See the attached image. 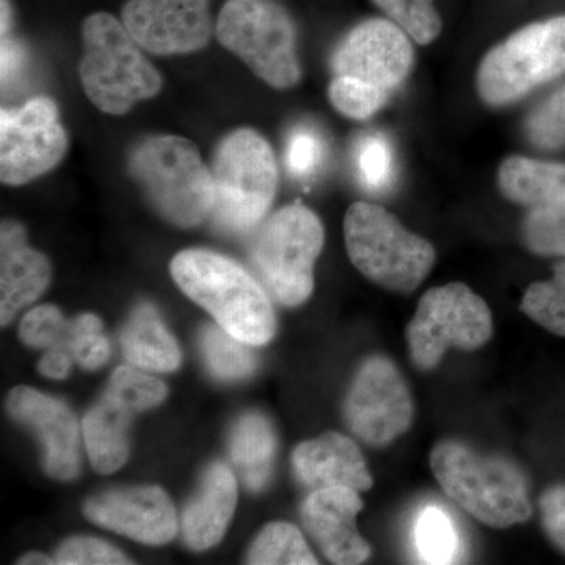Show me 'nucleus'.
Masks as SVG:
<instances>
[{
  "mask_svg": "<svg viewBox=\"0 0 565 565\" xmlns=\"http://www.w3.org/2000/svg\"><path fill=\"white\" fill-rule=\"evenodd\" d=\"M52 277L50 259L28 244L21 223L2 222L0 232V319L2 326L13 321L46 291Z\"/></svg>",
  "mask_w": 565,
  "mask_h": 565,
  "instance_id": "obj_18",
  "label": "nucleus"
},
{
  "mask_svg": "<svg viewBox=\"0 0 565 565\" xmlns=\"http://www.w3.org/2000/svg\"><path fill=\"white\" fill-rule=\"evenodd\" d=\"M134 415L132 411L106 393L85 415L82 434L93 468L98 473H114L128 460V429Z\"/></svg>",
  "mask_w": 565,
  "mask_h": 565,
  "instance_id": "obj_22",
  "label": "nucleus"
},
{
  "mask_svg": "<svg viewBox=\"0 0 565 565\" xmlns=\"http://www.w3.org/2000/svg\"><path fill=\"white\" fill-rule=\"evenodd\" d=\"M126 359L143 370L170 373L181 364V351L161 316L150 303L140 305L121 333Z\"/></svg>",
  "mask_w": 565,
  "mask_h": 565,
  "instance_id": "obj_23",
  "label": "nucleus"
},
{
  "mask_svg": "<svg viewBox=\"0 0 565 565\" xmlns=\"http://www.w3.org/2000/svg\"><path fill=\"white\" fill-rule=\"evenodd\" d=\"M505 199L530 207L565 206V166L509 156L498 169Z\"/></svg>",
  "mask_w": 565,
  "mask_h": 565,
  "instance_id": "obj_21",
  "label": "nucleus"
},
{
  "mask_svg": "<svg viewBox=\"0 0 565 565\" xmlns=\"http://www.w3.org/2000/svg\"><path fill=\"white\" fill-rule=\"evenodd\" d=\"M356 170L364 188L384 191L393 181L394 159L388 141L381 136H366L356 145Z\"/></svg>",
  "mask_w": 565,
  "mask_h": 565,
  "instance_id": "obj_34",
  "label": "nucleus"
},
{
  "mask_svg": "<svg viewBox=\"0 0 565 565\" xmlns=\"http://www.w3.org/2000/svg\"><path fill=\"white\" fill-rule=\"evenodd\" d=\"M55 561H51L50 557L41 555V553H29V555L22 556L18 559V564H54Z\"/></svg>",
  "mask_w": 565,
  "mask_h": 565,
  "instance_id": "obj_42",
  "label": "nucleus"
},
{
  "mask_svg": "<svg viewBox=\"0 0 565 565\" xmlns=\"http://www.w3.org/2000/svg\"><path fill=\"white\" fill-rule=\"evenodd\" d=\"M414 66V46L407 32L392 20L356 24L333 54L334 76L352 77L392 95Z\"/></svg>",
  "mask_w": 565,
  "mask_h": 565,
  "instance_id": "obj_13",
  "label": "nucleus"
},
{
  "mask_svg": "<svg viewBox=\"0 0 565 565\" xmlns=\"http://www.w3.org/2000/svg\"><path fill=\"white\" fill-rule=\"evenodd\" d=\"M493 316L473 289L455 281L423 294L407 326L408 352L419 371H433L449 349L473 352L489 343Z\"/></svg>",
  "mask_w": 565,
  "mask_h": 565,
  "instance_id": "obj_10",
  "label": "nucleus"
},
{
  "mask_svg": "<svg viewBox=\"0 0 565 565\" xmlns=\"http://www.w3.org/2000/svg\"><path fill=\"white\" fill-rule=\"evenodd\" d=\"M292 465L297 478L313 490L349 487L366 492L374 484L362 449L340 433H327L297 446Z\"/></svg>",
  "mask_w": 565,
  "mask_h": 565,
  "instance_id": "obj_19",
  "label": "nucleus"
},
{
  "mask_svg": "<svg viewBox=\"0 0 565 565\" xmlns=\"http://www.w3.org/2000/svg\"><path fill=\"white\" fill-rule=\"evenodd\" d=\"M522 311L550 333L565 338V262L556 264L552 280L526 289Z\"/></svg>",
  "mask_w": 565,
  "mask_h": 565,
  "instance_id": "obj_28",
  "label": "nucleus"
},
{
  "mask_svg": "<svg viewBox=\"0 0 565 565\" xmlns=\"http://www.w3.org/2000/svg\"><path fill=\"white\" fill-rule=\"evenodd\" d=\"M129 172L162 217L181 228L211 217L214 178L199 148L178 136H152L129 154Z\"/></svg>",
  "mask_w": 565,
  "mask_h": 565,
  "instance_id": "obj_4",
  "label": "nucleus"
},
{
  "mask_svg": "<svg viewBox=\"0 0 565 565\" xmlns=\"http://www.w3.org/2000/svg\"><path fill=\"white\" fill-rule=\"evenodd\" d=\"M121 21L141 50L162 57L202 51L212 36L210 0H129Z\"/></svg>",
  "mask_w": 565,
  "mask_h": 565,
  "instance_id": "obj_14",
  "label": "nucleus"
},
{
  "mask_svg": "<svg viewBox=\"0 0 565 565\" xmlns=\"http://www.w3.org/2000/svg\"><path fill=\"white\" fill-rule=\"evenodd\" d=\"M237 503V484L225 463L211 465L199 493L182 514V534L193 550L211 548L222 541Z\"/></svg>",
  "mask_w": 565,
  "mask_h": 565,
  "instance_id": "obj_20",
  "label": "nucleus"
},
{
  "mask_svg": "<svg viewBox=\"0 0 565 565\" xmlns=\"http://www.w3.org/2000/svg\"><path fill=\"white\" fill-rule=\"evenodd\" d=\"M539 509L546 537L565 553V486L545 490L539 500Z\"/></svg>",
  "mask_w": 565,
  "mask_h": 565,
  "instance_id": "obj_39",
  "label": "nucleus"
},
{
  "mask_svg": "<svg viewBox=\"0 0 565 565\" xmlns=\"http://www.w3.org/2000/svg\"><path fill=\"white\" fill-rule=\"evenodd\" d=\"M248 564L315 565L313 552L302 533L285 522L270 523L264 527L252 544L247 556Z\"/></svg>",
  "mask_w": 565,
  "mask_h": 565,
  "instance_id": "obj_25",
  "label": "nucleus"
},
{
  "mask_svg": "<svg viewBox=\"0 0 565 565\" xmlns=\"http://www.w3.org/2000/svg\"><path fill=\"white\" fill-rule=\"evenodd\" d=\"M211 218L228 233H247L266 217L278 185L274 150L262 134L237 129L218 143L212 162Z\"/></svg>",
  "mask_w": 565,
  "mask_h": 565,
  "instance_id": "obj_6",
  "label": "nucleus"
},
{
  "mask_svg": "<svg viewBox=\"0 0 565 565\" xmlns=\"http://www.w3.org/2000/svg\"><path fill=\"white\" fill-rule=\"evenodd\" d=\"M170 270L185 296L210 311L234 338L247 345L273 340L277 321L269 296L239 264L215 252L192 248L178 253Z\"/></svg>",
  "mask_w": 565,
  "mask_h": 565,
  "instance_id": "obj_1",
  "label": "nucleus"
},
{
  "mask_svg": "<svg viewBox=\"0 0 565 565\" xmlns=\"http://www.w3.org/2000/svg\"><path fill=\"white\" fill-rule=\"evenodd\" d=\"M430 468L444 492L482 525L508 530L533 515L526 476L512 460L444 440L430 452Z\"/></svg>",
  "mask_w": 565,
  "mask_h": 565,
  "instance_id": "obj_2",
  "label": "nucleus"
},
{
  "mask_svg": "<svg viewBox=\"0 0 565 565\" xmlns=\"http://www.w3.org/2000/svg\"><path fill=\"white\" fill-rule=\"evenodd\" d=\"M57 104L36 96L20 107L0 111V180L28 184L61 163L68 151Z\"/></svg>",
  "mask_w": 565,
  "mask_h": 565,
  "instance_id": "obj_12",
  "label": "nucleus"
},
{
  "mask_svg": "<svg viewBox=\"0 0 565 565\" xmlns=\"http://www.w3.org/2000/svg\"><path fill=\"white\" fill-rule=\"evenodd\" d=\"M363 509L360 492L349 487L313 490L302 505L305 530L333 564H363L371 556V545L356 527Z\"/></svg>",
  "mask_w": 565,
  "mask_h": 565,
  "instance_id": "obj_17",
  "label": "nucleus"
},
{
  "mask_svg": "<svg viewBox=\"0 0 565 565\" xmlns=\"http://www.w3.org/2000/svg\"><path fill=\"white\" fill-rule=\"evenodd\" d=\"M70 352L85 370H98L109 360L110 344L98 316L82 315L71 327Z\"/></svg>",
  "mask_w": 565,
  "mask_h": 565,
  "instance_id": "obj_35",
  "label": "nucleus"
},
{
  "mask_svg": "<svg viewBox=\"0 0 565 565\" xmlns=\"http://www.w3.org/2000/svg\"><path fill=\"white\" fill-rule=\"evenodd\" d=\"M9 414L31 427L44 449V470L58 481L79 475V424L68 405L31 386H17L7 401Z\"/></svg>",
  "mask_w": 565,
  "mask_h": 565,
  "instance_id": "obj_16",
  "label": "nucleus"
},
{
  "mask_svg": "<svg viewBox=\"0 0 565 565\" xmlns=\"http://www.w3.org/2000/svg\"><path fill=\"white\" fill-rule=\"evenodd\" d=\"M41 374L54 381L68 377L71 370V356L63 349H51L40 362Z\"/></svg>",
  "mask_w": 565,
  "mask_h": 565,
  "instance_id": "obj_41",
  "label": "nucleus"
},
{
  "mask_svg": "<svg viewBox=\"0 0 565 565\" xmlns=\"http://www.w3.org/2000/svg\"><path fill=\"white\" fill-rule=\"evenodd\" d=\"M388 20L396 22L418 44H429L444 29L433 0H373Z\"/></svg>",
  "mask_w": 565,
  "mask_h": 565,
  "instance_id": "obj_29",
  "label": "nucleus"
},
{
  "mask_svg": "<svg viewBox=\"0 0 565 565\" xmlns=\"http://www.w3.org/2000/svg\"><path fill=\"white\" fill-rule=\"evenodd\" d=\"M66 322L62 311L52 305H41L24 316L20 326V337L31 348L46 349L55 345L63 332Z\"/></svg>",
  "mask_w": 565,
  "mask_h": 565,
  "instance_id": "obj_38",
  "label": "nucleus"
},
{
  "mask_svg": "<svg viewBox=\"0 0 565 565\" xmlns=\"http://www.w3.org/2000/svg\"><path fill=\"white\" fill-rule=\"evenodd\" d=\"M326 147L315 129L299 128L289 136L286 143V169L294 178L305 180L318 172L322 166Z\"/></svg>",
  "mask_w": 565,
  "mask_h": 565,
  "instance_id": "obj_36",
  "label": "nucleus"
},
{
  "mask_svg": "<svg viewBox=\"0 0 565 565\" xmlns=\"http://www.w3.org/2000/svg\"><path fill=\"white\" fill-rule=\"evenodd\" d=\"M563 74L565 14L533 22L487 52L476 73V88L482 102L501 107Z\"/></svg>",
  "mask_w": 565,
  "mask_h": 565,
  "instance_id": "obj_9",
  "label": "nucleus"
},
{
  "mask_svg": "<svg viewBox=\"0 0 565 565\" xmlns=\"http://www.w3.org/2000/svg\"><path fill=\"white\" fill-rule=\"evenodd\" d=\"M82 50V87L104 114H128L137 103L161 92V74L145 57L122 21L111 14L95 13L84 21Z\"/></svg>",
  "mask_w": 565,
  "mask_h": 565,
  "instance_id": "obj_3",
  "label": "nucleus"
},
{
  "mask_svg": "<svg viewBox=\"0 0 565 565\" xmlns=\"http://www.w3.org/2000/svg\"><path fill=\"white\" fill-rule=\"evenodd\" d=\"M526 137L535 148L556 150L565 145V84L539 104L525 122Z\"/></svg>",
  "mask_w": 565,
  "mask_h": 565,
  "instance_id": "obj_33",
  "label": "nucleus"
},
{
  "mask_svg": "<svg viewBox=\"0 0 565 565\" xmlns=\"http://www.w3.org/2000/svg\"><path fill=\"white\" fill-rule=\"evenodd\" d=\"M277 449L273 424L262 414H247L234 424L230 452L248 489L262 490L269 481Z\"/></svg>",
  "mask_w": 565,
  "mask_h": 565,
  "instance_id": "obj_24",
  "label": "nucleus"
},
{
  "mask_svg": "<svg viewBox=\"0 0 565 565\" xmlns=\"http://www.w3.org/2000/svg\"><path fill=\"white\" fill-rule=\"evenodd\" d=\"M55 563L61 565L131 564L120 550L95 537H73L58 548Z\"/></svg>",
  "mask_w": 565,
  "mask_h": 565,
  "instance_id": "obj_37",
  "label": "nucleus"
},
{
  "mask_svg": "<svg viewBox=\"0 0 565 565\" xmlns=\"http://www.w3.org/2000/svg\"><path fill=\"white\" fill-rule=\"evenodd\" d=\"M416 550L426 564L455 563L460 539L455 522L438 505H429L419 515L415 527Z\"/></svg>",
  "mask_w": 565,
  "mask_h": 565,
  "instance_id": "obj_27",
  "label": "nucleus"
},
{
  "mask_svg": "<svg viewBox=\"0 0 565 565\" xmlns=\"http://www.w3.org/2000/svg\"><path fill=\"white\" fill-rule=\"evenodd\" d=\"M215 35L270 87L288 90L299 84L296 25L277 0H228Z\"/></svg>",
  "mask_w": 565,
  "mask_h": 565,
  "instance_id": "obj_7",
  "label": "nucleus"
},
{
  "mask_svg": "<svg viewBox=\"0 0 565 565\" xmlns=\"http://www.w3.org/2000/svg\"><path fill=\"white\" fill-rule=\"evenodd\" d=\"M415 405L399 367L384 355L364 360L345 397V423L364 444L385 448L411 429Z\"/></svg>",
  "mask_w": 565,
  "mask_h": 565,
  "instance_id": "obj_11",
  "label": "nucleus"
},
{
  "mask_svg": "<svg viewBox=\"0 0 565 565\" xmlns=\"http://www.w3.org/2000/svg\"><path fill=\"white\" fill-rule=\"evenodd\" d=\"M388 93L352 77L334 76L329 87L334 109L352 120H367L384 107Z\"/></svg>",
  "mask_w": 565,
  "mask_h": 565,
  "instance_id": "obj_32",
  "label": "nucleus"
},
{
  "mask_svg": "<svg viewBox=\"0 0 565 565\" xmlns=\"http://www.w3.org/2000/svg\"><path fill=\"white\" fill-rule=\"evenodd\" d=\"M344 239L353 266L386 291L414 292L437 259L429 241L405 230L379 204L356 202L349 207Z\"/></svg>",
  "mask_w": 565,
  "mask_h": 565,
  "instance_id": "obj_5",
  "label": "nucleus"
},
{
  "mask_svg": "<svg viewBox=\"0 0 565 565\" xmlns=\"http://www.w3.org/2000/svg\"><path fill=\"white\" fill-rule=\"evenodd\" d=\"M96 525L148 545H163L178 533V515L169 494L159 487H134L96 494L85 504Z\"/></svg>",
  "mask_w": 565,
  "mask_h": 565,
  "instance_id": "obj_15",
  "label": "nucleus"
},
{
  "mask_svg": "<svg viewBox=\"0 0 565 565\" xmlns=\"http://www.w3.org/2000/svg\"><path fill=\"white\" fill-rule=\"evenodd\" d=\"M106 394L128 407L134 414H140L166 399L167 386L151 375L129 366H121L111 374Z\"/></svg>",
  "mask_w": 565,
  "mask_h": 565,
  "instance_id": "obj_30",
  "label": "nucleus"
},
{
  "mask_svg": "<svg viewBox=\"0 0 565 565\" xmlns=\"http://www.w3.org/2000/svg\"><path fill=\"white\" fill-rule=\"evenodd\" d=\"M527 250L541 256H565V206L531 207L522 228Z\"/></svg>",
  "mask_w": 565,
  "mask_h": 565,
  "instance_id": "obj_31",
  "label": "nucleus"
},
{
  "mask_svg": "<svg viewBox=\"0 0 565 565\" xmlns=\"http://www.w3.org/2000/svg\"><path fill=\"white\" fill-rule=\"evenodd\" d=\"M323 226L313 211L289 204L259 226L250 247L253 267L278 302L297 307L310 299Z\"/></svg>",
  "mask_w": 565,
  "mask_h": 565,
  "instance_id": "obj_8",
  "label": "nucleus"
},
{
  "mask_svg": "<svg viewBox=\"0 0 565 565\" xmlns=\"http://www.w3.org/2000/svg\"><path fill=\"white\" fill-rule=\"evenodd\" d=\"M202 351L211 373L222 381L244 379L255 371V356L245 343L221 326H207L203 330Z\"/></svg>",
  "mask_w": 565,
  "mask_h": 565,
  "instance_id": "obj_26",
  "label": "nucleus"
},
{
  "mask_svg": "<svg viewBox=\"0 0 565 565\" xmlns=\"http://www.w3.org/2000/svg\"><path fill=\"white\" fill-rule=\"evenodd\" d=\"M22 55L20 43L17 41L6 39L2 36V82L3 87L11 84L18 76H20L22 68Z\"/></svg>",
  "mask_w": 565,
  "mask_h": 565,
  "instance_id": "obj_40",
  "label": "nucleus"
}]
</instances>
